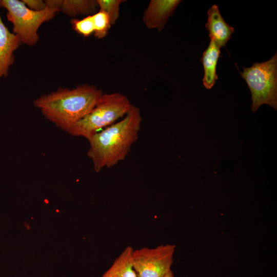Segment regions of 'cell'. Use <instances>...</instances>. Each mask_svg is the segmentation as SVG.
Instances as JSON below:
<instances>
[{
	"label": "cell",
	"instance_id": "cell-1",
	"mask_svg": "<svg viewBox=\"0 0 277 277\" xmlns=\"http://www.w3.org/2000/svg\"><path fill=\"white\" fill-rule=\"evenodd\" d=\"M142 121L140 109L132 105L122 120L91 137L87 155L95 172L111 168L126 158L138 138Z\"/></svg>",
	"mask_w": 277,
	"mask_h": 277
},
{
	"label": "cell",
	"instance_id": "cell-2",
	"mask_svg": "<svg viewBox=\"0 0 277 277\" xmlns=\"http://www.w3.org/2000/svg\"><path fill=\"white\" fill-rule=\"evenodd\" d=\"M103 93L88 84L72 89L60 87L35 100L33 105L47 120L67 132L90 113Z\"/></svg>",
	"mask_w": 277,
	"mask_h": 277
},
{
	"label": "cell",
	"instance_id": "cell-3",
	"mask_svg": "<svg viewBox=\"0 0 277 277\" xmlns=\"http://www.w3.org/2000/svg\"><path fill=\"white\" fill-rule=\"evenodd\" d=\"M132 105L127 97L122 93H103L90 113L73 125L67 132L89 141L97 132L124 117Z\"/></svg>",
	"mask_w": 277,
	"mask_h": 277
},
{
	"label": "cell",
	"instance_id": "cell-4",
	"mask_svg": "<svg viewBox=\"0 0 277 277\" xmlns=\"http://www.w3.org/2000/svg\"><path fill=\"white\" fill-rule=\"evenodd\" d=\"M240 74L251 94V110L256 111L263 104L277 109V53L270 60L244 68Z\"/></svg>",
	"mask_w": 277,
	"mask_h": 277
},
{
	"label": "cell",
	"instance_id": "cell-5",
	"mask_svg": "<svg viewBox=\"0 0 277 277\" xmlns=\"http://www.w3.org/2000/svg\"><path fill=\"white\" fill-rule=\"evenodd\" d=\"M0 7L7 11V19L13 25L12 33L18 37L22 43L29 46L38 42L37 31L41 25L53 19L60 11L48 6L42 11H34L19 0H0Z\"/></svg>",
	"mask_w": 277,
	"mask_h": 277
},
{
	"label": "cell",
	"instance_id": "cell-6",
	"mask_svg": "<svg viewBox=\"0 0 277 277\" xmlns=\"http://www.w3.org/2000/svg\"><path fill=\"white\" fill-rule=\"evenodd\" d=\"M175 248L174 245L167 244L134 250L132 263L137 277H163L171 270Z\"/></svg>",
	"mask_w": 277,
	"mask_h": 277
},
{
	"label": "cell",
	"instance_id": "cell-7",
	"mask_svg": "<svg viewBox=\"0 0 277 277\" xmlns=\"http://www.w3.org/2000/svg\"><path fill=\"white\" fill-rule=\"evenodd\" d=\"M181 2L180 0H151L143 16L146 27L161 32Z\"/></svg>",
	"mask_w": 277,
	"mask_h": 277
},
{
	"label": "cell",
	"instance_id": "cell-8",
	"mask_svg": "<svg viewBox=\"0 0 277 277\" xmlns=\"http://www.w3.org/2000/svg\"><path fill=\"white\" fill-rule=\"evenodd\" d=\"M21 43L18 37L10 32L0 16V79L7 76L9 68L14 62V52Z\"/></svg>",
	"mask_w": 277,
	"mask_h": 277
},
{
	"label": "cell",
	"instance_id": "cell-9",
	"mask_svg": "<svg viewBox=\"0 0 277 277\" xmlns=\"http://www.w3.org/2000/svg\"><path fill=\"white\" fill-rule=\"evenodd\" d=\"M207 14L205 27L209 32V37L220 48L225 47L234 31V28L225 21L217 5H212Z\"/></svg>",
	"mask_w": 277,
	"mask_h": 277
},
{
	"label": "cell",
	"instance_id": "cell-10",
	"mask_svg": "<svg viewBox=\"0 0 277 277\" xmlns=\"http://www.w3.org/2000/svg\"><path fill=\"white\" fill-rule=\"evenodd\" d=\"M220 47L211 40L208 47L204 51L200 61L204 70L203 83L207 89H210L218 79L216 74V65L221 53Z\"/></svg>",
	"mask_w": 277,
	"mask_h": 277
},
{
	"label": "cell",
	"instance_id": "cell-11",
	"mask_svg": "<svg viewBox=\"0 0 277 277\" xmlns=\"http://www.w3.org/2000/svg\"><path fill=\"white\" fill-rule=\"evenodd\" d=\"M133 251L131 246L126 247L101 277H137L132 263Z\"/></svg>",
	"mask_w": 277,
	"mask_h": 277
},
{
	"label": "cell",
	"instance_id": "cell-12",
	"mask_svg": "<svg viewBox=\"0 0 277 277\" xmlns=\"http://www.w3.org/2000/svg\"><path fill=\"white\" fill-rule=\"evenodd\" d=\"M97 7L95 0H61L60 10L70 16L93 15Z\"/></svg>",
	"mask_w": 277,
	"mask_h": 277
},
{
	"label": "cell",
	"instance_id": "cell-13",
	"mask_svg": "<svg viewBox=\"0 0 277 277\" xmlns=\"http://www.w3.org/2000/svg\"><path fill=\"white\" fill-rule=\"evenodd\" d=\"M94 24V35L98 39L105 37L108 34L111 24L105 12L100 10L92 15Z\"/></svg>",
	"mask_w": 277,
	"mask_h": 277
},
{
	"label": "cell",
	"instance_id": "cell-14",
	"mask_svg": "<svg viewBox=\"0 0 277 277\" xmlns=\"http://www.w3.org/2000/svg\"><path fill=\"white\" fill-rule=\"evenodd\" d=\"M100 10L103 11L108 15L111 25L115 23L120 16L121 4L126 2L123 0H96Z\"/></svg>",
	"mask_w": 277,
	"mask_h": 277
},
{
	"label": "cell",
	"instance_id": "cell-15",
	"mask_svg": "<svg viewBox=\"0 0 277 277\" xmlns=\"http://www.w3.org/2000/svg\"><path fill=\"white\" fill-rule=\"evenodd\" d=\"M70 22L73 29L84 37H88L94 33V28L92 15L86 16L81 19L73 18L70 21Z\"/></svg>",
	"mask_w": 277,
	"mask_h": 277
},
{
	"label": "cell",
	"instance_id": "cell-16",
	"mask_svg": "<svg viewBox=\"0 0 277 277\" xmlns=\"http://www.w3.org/2000/svg\"><path fill=\"white\" fill-rule=\"evenodd\" d=\"M22 1L28 8L36 11H42L47 7L45 1L42 0H22Z\"/></svg>",
	"mask_w": 277,
	"mask_h": 277
},
{
	"label": "cell",
	"instance_id": "cell-17",
	"mask_svg": "<svg viewBox=\"0 0 277 277\" xmlns=\"http://www.w3.org/2000/svg\"><path fill=\"white\" fill-rule=\"evenodd\" d=\"M163 277H174V276L172 270H170Z\"/></svg>",
	"mask_w": 277,
	"mask_h": 277
}]
</instances>
